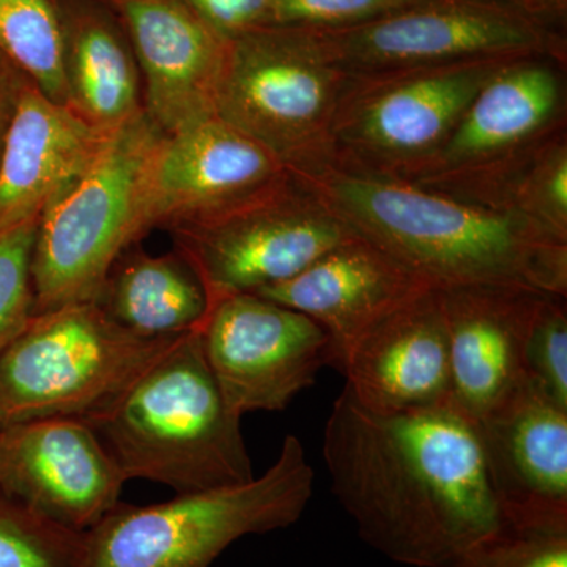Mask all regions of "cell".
Returning a JSON list of instances; mask_svg holds the SVG:
<instances>
[{
  "mask_svg": "<svg viewBox=\"0 0 567 567\" xmlns=\"http://www.w3.org/2000/svg\"><path fill=\"white\" fill-rule=\"evenodd\" d=\"M84 421L125 481L147 480L183 495L256 477L241 416L208 368L199 330L181 336L110 405Z\"/></svg>",
  "mask_w": 567,
  "mask_h": 567,
  "instance_id": "3",
  "label": "cell"
},
{
  "mask_svg": "<svg viewBox=\"0 0 567 567\" xmlns=\"http://www.w3.org/2000/svg\"><path fill=\"white\" fill-rule=\"evenodd\" d=\"M199 334L208 368L240 416L286 409L333 365L330 336L315 319L256 293L216 301Z\"/></svg>",
  "mask_w": 567,
  "mask_h": 567,
  "instance_id": "11",
  "label": "cell"
},
{
  "mask_svg": "<svg viewBox=\"0 0 567 567\" xmlns=\"http://www.w3.org/2000/svg\"><path fill=\"white\" fill-rule=\"evenodd\" d=\"M529 385L567 410L566 297L544 293L537 301L525 344Z\"/></svg>",
  "mask_w": 567,
  "mask_h": 567,
  "instance_id": "25",
  "label": "cell"
},
{
  "mask_svg": "<svg viewBox=\"0 0 567 567\" xmlns=\"http://www.w3.org/2000/svg\"><path fill=\"white\" fill-rule=\"evenodd\" d=\"M312 32L353 78L561 55L558 33L488 0H427L354 28Z\"/></svg>",
  "mask_w": 567,
  "mask_h": 567,
  "instance_id": "9",
  "label": "cell"
},
{
  "mask_svg": "<svg viewBox=\"0 0 567 567\" xmlns=\"http://www.w3.org/2000/svg\"><path fill=\"white\" fill-rule=\"evenodd\" d=\"M339 371L347 390L375 412L451 404L450 347L435 287L410 295L365 328Z\"/></svg>",
  "mask_w": 567,
  "mask_h": 567,
  "instance_id": "17",
  "label": "cell"
},
{
  "mask_svg": "<svg viewBox=\"0 0 567 567\" xmlns=\"http://www.w3.org/2000/svg\"><path fill=\"white\" fill-rule=\"evenodd\" d=\"M424 2L427 0H274V25L339 31Z\"/></svg>",
  "mask_w": 567,
  "mask_h": 567,
  "instance_id": "28",
  "label": "cell"
},
{
  "mask_svg": "<svg viewBox=\"0 0 567 567\" xmlns=\"http://www.w3.org/2000/svg\"><path fill=\"white\" fill-rule=\"evenodd\" d=\"M84 535L0 491V567H81Z\"/></svg>",
  "mask_w": 567,
  "mask_h": 567,
  "instance_id": "24",
  "label": "cell"
},
{
  "mask_svg": "<svg viewBox=\"0 0 567 567\" xmlns=\"http://www.w3.org/2000/svg\"><path fill=\"white\" fill-rule=\"evenodd\" d=\"M121 470L91 425L44 417L0 427V491L76 533L121 503Z\"/></svg>",
  "mask_w": 567,
  "mask_h": 567,
  "instance_id": "13",
  "label": "cell"
},
{
  "mask_svg": "<svg viewBox=\"0 0 567 567\" xmlns=\"http://www.w3.org/2000/svg\"><path fill=\"white\" fill-rule=\"evenodd\" d=\"M267 148L213 114L164 134L145 183V224L169 229L256 199L290 177Z\"/></svg>",
  "mask_w": 567,
  "mask_h": 567,
  "instance_id": "14",
  "label": "cell"
},
{
  "mask_svg": "<svg viewBox=\"0 0 567 567\" xmlns=\"http://www.w3.org/2000/svg\"><path fill=\"white\" fill-rule=\"evenodd\" d=\"M505 62L353 78L336 114L333 156L410 177L442 148L484 82Z\"/></svg>",
  "mask_w": 567,
  "mask_h": 567,
  "instance_id": "10",
  "label": "cell"
},
{
  "mask_svg": "<svg viewBox=\"0 0 567 567\" xmlns=\"http://www.w3.org/2000/svg\"><path fill=\"white\" fill-rule=\"evenodd\" d=\"M358 237L432 287L567 293V241L513 208L331 156L292 174Z\"/></svg>",
  "mask_w": 567,
  "mask_h": 567,
  "instance_id": "2",
  "label": "cell"
},
{
  "mask_svg": "<svg viewBox=\"0 0 567 567\" xmlns=\"http://www.w3.org/2000/svg\"><path fill=\"white\" fill-rule=\"evenodd\" d=\"M178 338L126 331L95 301L33 316L0 353V427L44 417L87 420Z\"/></svg>",
  "mask_w": 567,
  "mask_h": 567,
  "instance_id": "7",
  "label": "cell"
},
{
  "mask_svg": "<svg viewBox=\"0 0 567 567\" xmlns=\"http://www.w3.org/2000/svg\"><path fill=\"white\" fill-rule=\"evenodd\" d=\"M352 81L315 32L267 25L227 40L215 114L293 174L333 156L331 132Z\"/></svg>",
  "mask_w": 567,
  "mask_h": 567,
  "instance_id": "6",
  "label": "cell"
},
{
  "mask_svg": "<svg viewBox=\"0 0 567 567\" xmlns=\"http://www.w3.org/2000/svg\"><path fill=\"white\" fill-rule=\"evenodd\" d=\"M532 18L533 21L554 28L565 21L567 0H488Z\"/></svg>",
  "mask_w": 567,
  "mask_h": 567,
  "instance_id": "30",
  "label": "cell"
},
{
  "mask_svg": "<svg viewBox=\"0 0 567 567\" xmlns=\"http://www.w3.org/2000/svg\"><path fill=\"white\" fill-rule=\"evenodd\" d=\"M66 106L104 133L145 111L144 87L125 29L93 3L59 10Z\"/></svg>",
  "mask_w": 567,
  "mask_h": 567,
  "instance_id": "21",
  "label": "cell"
},
{
  "mask_svg": "<svg viewBox=\"0 0 567 567\" xmlns=\"http://www.w3.org/2000/svg\"><path fill=\"white\" fill-rule=\"evenodd\" d=\"M435 290L450 347L451 404L477 423L527 383L525 344L544 293L507 286Z\"/></svg>",
  "mask_w": 567,
  "mask_h": 567,
  "instance_id": "15",
  "label": "cell"
},
{
  "mask_svg": "<svg viewBox=\"0 0 567 567\" xmlns=\"http://www.w3.org/2000/svg\"><path fill=\"white\" fill-rule=\"evenodd\" d=\"M21 80L22 74L20 71L11 66L0 54V147H2L7 126H9Z\"/></svg>",
  "mask_w": 567,
  "mask_h": 567,
  "instance_id": "31",
  "label": "cell"
},
{
  "mask_svg": "<svg viewBox=\"0 0 567 567\" xmlns=\"http://www.w3.org/2000/svg\"><path fill=\"white\" fill-rule=\"evenodd\" d=\"M112 3L140 66L151 121L173 134L215 114L227 41L186 0Z\"/></svg>",
  "mask_w": 567,
  "mask_h": 567,
  "instance_id": "16",
  "label": "cell"
},
{
  "mask_svg": "<svg viewBox=\"0 0 567 567\" xmlns=\"http://www.w3.org/2000/svg\"><path fill=\"white\" fill-rule=\"evenodd\" d=\"M167 230L203 281L210 308L230 295L289 281L354 235L293 175L233 210Z\"/></svg>",
  "mask_w": 567,
  "mask_h": 567,
  "instance_id": "8",
  "label": "cell"
},
{
  "mask_svg": "<svg viewBox=\"0 0 567 567\" xmlns=\"http://www.w3.org/2000/svg\"><path fill=\"white\" fill-rule=\"evenodd\" d=\"M554 55L502 63L484 82L461 122L423 167L404 177L462 194L550 137L565 106V85Z\"/></svg>",
  "mask_w": 567,
  "mask_h": 567,
  "instance_id": "12",
  "label": "cell"
},
{
  "mask_svg": "<svg viewBox=\"0 0 567 567\" xmlns=\"http://www.w3.org/2000/svg\"><path fill=\"white\" fill-rule=\"evenodd\" d=\"M462 567H567V527L503 522Z\"/></svg>",
  "mask_w": 567,
  "mask_h": 567,
  "instance_id": "27",
  "label": "cell"
},
{
  "mask_svg": "<svg viewBox=\"0 0 567 567\" xmlns=\"http://www.w3.org/2000/svg\"><path fill=\"white\" fill-rule=\"evenodd\" d=\"M427 286L390 254L353 235L289 281L256 295L315 319L330 336L339 369L365 328Z\"/></svg>",
  "mask_w": 567,
  "mask_h": 567,
  "instance_id": "20",
  "label": "cell"
},
{
  "mask_svg": "<svg viewBox=\"0 0 567 567\" xmlns=\"http://www.w3.org/2000/svg\"><path fill=\"white\" fill-rule=\"evenodd\" d=\"M164 132L142 112L40 216L32 257L33 316L99 298L118 256L148 234L145 183Z\"/></svg>",
  "mask_w": 567,
  "mask_h": 567,
  "instance_id": "5",
  "label": "cell"
},
{
  "mask_svg": "<svg viewBox=\"0 0 567 567\" xmlns=\"http://www.w3.org/2000/svg\"><path fill=\"white\" fill-rule=\"evenodd\" d=\"M95 303L118 327L152 339L200 330L210 311L203 281L181 254L152 256L140 244L112 265Z\"/></svg>",
  "mask_w": 567,
  "mask_h": 567,
  "instance_id": "22",
  "label": "cell"
},
{
  "mask_svg": "<svg viewBox=\"0 0 567 567\" xmlns=\"http://www.w3.org/2000/svg\"><path fill=\"white\" fill-rule=\"evenodd\" d=\"M224 40L274 25V0H186Z\"/></svg>",
  "mask_w": 567,
  "mask_h": 567,
  "instance_id": "29",
  "label": "cell"
},
{
  "mask_svg": "<svg viewBox=\"0 0 567 567\" xmlns=\"http://www.w3.org/2000/svg\"><path fill=\"white\" fill-rule=\"evenodd\" d=\"M0 54L48 99L66 106L62 22L50 0H0Z\"/></svg>",
  "mask_w": 567,
  "mask_h": 567,
  "instance_id": "23",
  "label": "cell"
},
{
  "mask_svg": "<svg viewBox=\"0 0 567 567\" xmlns=\"http://www.w3.org/2000/svg\"><path fill=\"white\" fill-rule=\"evenodd\" d=\"M476 427L503 522L567 527V410L527 382Z\"/></svg>",
  "mask_w": 567,
  "mask_h": 567,
  "instance_id": "18",
  "label": "cell"
},
{
  "mask_svg": "<svg viewBox=\"0 0 567 567\" xmlns=\"http://www.w3.org/2000/svg\"><path fill=\"white\" fill-rule=\"evenodd\" d=\"M40 219L0 234V353L33 317L32 257Z\"/></svg>",
  "mask_w": 567,
  "mask_h": 567,
  "instance_id": "26",
  "label": "cell"
},
{
  "mask_svg": "<svg viewBox=\"0 0 567 567\" xmlns=\"http://www.w3.org/2000/svg\"><path fill=\"white\" fill-rule=\"evenodd\" d=\"M323 458L358 535L399 565L462 567L503 525L476 423L453 404L375 412L344 388Z\"/></svg>",
  "mask_w": 567,
  "mask_h": 567,
  "instance_id": "1",
  "label": "cell"
},
{
  "mask_svg": "<svg viewBox=\"0 0 567 567\" xmlns=\"http://www.w3.org/2000/svg\"><path fill=\"white\" fill-rule=\"evenodd\" d=\"M111 134L22 76L0 147V234L40 219L91 167Z\"/></svg>",
  "mask_w": 567,
  "mask_h": 567,
  "instance_id": "19",
  "label": "cell"
},
{
  "mask_svg": "<svg viewBox=\"0 0 567 567\" xmlns=\"http://www.w3.org/2000/svg\"><path fill=\"white\" fill-rule=\"evenodd\" d=\"M315 491L300 439L287 435L275 464L237 486L118 503L84 535L81 567H210L235 540L297 524Z\"/></svg>",
  "mask_w": 567,
  "mask_h": 567,
  "instance_id": "4",
  "label": "cell"
}]
</instances>
